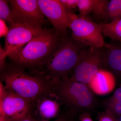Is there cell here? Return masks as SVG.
Wrapping results in <instances>:
<instances>
[{"instance_id": "cell-1", "label": "cell", "mask_w": 121, "mask_h": 121, "mask_svg": "<svg viewBox=\"0 0 121 121\" xmlns=\"http://www.w3.org/2000/svg\"><path fill=\"white\" fill-rule=\"evenodd\" d=\"M64 35L55 28H44L24 47L8 56L17 66L21 68L41 65Z\"/></svg>"}, {"instance_id": "cell-2", "label": "cell", "mask_w": 121, "mask_h": 121, "mask_svg": "<svg viewBox=\"0 0 121 121\" xmlns=\"http://www.w3.org/2000/svg\"><path fill=\"white\" fill-rule=\"evenodd\" d=\"M86 46L67 35L59 43L43 64L46 66L48 76L56 82L68 78L78 62L82 50Z\"/></svg>"}, {"instance_id": "cell-3", "label": "cell", "mask_w": 121, "mask_h": 121, "mask_svg": "<svg viewBox=\"0 0 121 121\" xmlns=\"http://www.w3.org/2000/svg\"><path fill=\"white\" fill-rule=\"evenodd\" d=\"M1 77L7 90L30 102L48 94L54 88V83L41 77L28 74L17 66L4 70Z\"/></svg>"}, {"instance_id": "cell-4", "label": "cell", "mask_w": 121, "mask_h": 121, "mask_svg": "<svg viewBox=\"0 0 121 121\" xmlns=\"http://www.w3.org/2000/svg\"><path fill=\"white\" fill-rule=\"evenodd\" d=\"M53 91L74 113H88L97 105L95 94L88 85L76 81L71 77L56 82Z\"/></svg>"}, {"instance_id": "cell-5", "label": "cell", "mask_w": 121, "mask_h": 121, "mask_svg": "<svg viewBox=\"0 0 121 121\" xmlns=\"http://www.w3.org/2000/svg\"><path fill=\"white\" fill-rule=\"evenodd\" d=\"M108 69L103 48H85L82 50L71 78L79 82L89 84L99 70Z\"/></svg>"}, {"instance_id": "cell-6", "label": "cell", "mask_w": 121, "mask_h": 121, "mask_svg": "<svg viewBox=\"0 0 121 121\" xmlns=\"http://www.w3.org/2000/svg\"><path fill=\"white\" fill-rule=\"evenodd\" d=\"M68 11L69 17L68 28L72 31V37L86 47L102 48L105 42L101 26L87 16L82 17Z\"/></svg>"}, {"instance_id": "cell-7", "label": "cell", "mask_w": 121, "mask_h": 121, "mask_svg": "<svg viewBox=\"0 0 121 121\" xmlns=\"http://www.w3.org/2000/svg\"><path fill=\"white\" fill-rule=\"evenodd\" d=\"M43 27L25 24H14L10 26L5 37L4 48H0L5 57L14 54L22 48L23 45L41 33Z\"/></svg>"}, {"instance_id": "cell-8", "label": "cell", "mask_w": 121, "mask_h": 121, "mask_svg": "<svg viewBox=\"0 0 121 121\" xmlns=\"http://www.w3.org/2000/svg\"><path fill=\"white\" fill-rule=\"evenodd\" d=\"M8 1L14 23L41 26L45 23V17L36 0Z\"/></svg>"}, {"instance_id": "cell-9", "label": "cell", "mask_w": 121, "mask_h": 121, "mask_svg": "<svg viewBox=\"0 0 121 121\" xmlns=\"http://www.w3.org/2000/svg\"><path fill=\"white\" fill-rule=\"evenodd\" d=\"M30 101L0 86V104L11 121H17L29 114Z\"/></svg>"}, {"instance_id": "cell-10", "label": "cell", "mask_w": 121, "mask_h": 121, "mask_svg": "<svg viewBox=\"0 0 121 121\" xmlns=\"http://www.w3.org/2000/svg\"><path fill=\"white\" fill-rule=\"evenodd\" d=\"M40 10L54 28L64 35H67L69 17L68 11L60 0H38Z\"/></svg>"}, {"instance_id": "cell-11", "label": "cell", "mask_w": 121, "mask_h": 121, "mask_svg": "<svg viewBox=\"0 0 121 121\" xmlns=\"http://www.w3.org/2000/svg\"><path fill=\"white\" fill-rule=\"evenodd\" d=\"M117 81L110 71L102 69L97 72L87 85L94 94L104 95L109 94L114 90Z\"/></svg>"}, {"instance_id": "cell-12", "label": "cell", "mask_w": 121, "mask_h": 121, "mask_svg": "<svg viewBox=\"0 0 121 121\" xmlns=\"http://www.w3.org/2000/svg\"><path fill=\"white\" fill-rule=\"evenodd\" d=\"M103 48L106 54L108 70L121 84V43L105 42Z\"/></svg>"}, {"instance_id": "cell-13", "label": "cell", "mask_w": 121, "mask_h": 121, "mask_svg": "<svg viewBox=\"0 0 121 121\" xmlns=\"http://www.w3.org/2000/svg\"><path fill=\"white\" fill-rule=\"evenodd\" d=\"M105 111L119 117L121 115V84L113 95L105 99L103 103Z\"/></svg>"}, {"instance_id": "cell-14", "label": "cell", "mask_w": 121, "mask_h": 121, "mask_svg": "<svg viewBox=\"0 0 121 121\" xmlns=\"http://www.w3.org/2000/svg\"><path fill=\"white\" fill-rule=\"evenodd\" d=\"M99 24L103 35L114 41L121 43V19L110 23Z\"/></svg>"}, {"instance_id": "cell-15", "label": "cell", "mask_w": 121, "mask_h": 121, "mask_svg": "<svg viewBox=\"0 0 121 121\" xmlns=\"http://www.w3.org/2000/svg\"><path fill=\"white\" fill-rule=\"evenodd\" d=\"M121 19V0H111L107 5L103 20L104 23Z\"/></svg>"}, {"instance_id": "cell-16", "label": "cell", "mask_w": 121, "mask_h": 121, "mask_svg": "<svg viewBox=\"0 0 121 121\" xmlns=\"http://www.w3.org/2000/svg\"><path fill=\"white\" fill-rule=\"evenodd\" d=\"M40 114L44 118H51L56 115L58 112L59 106L58 103L51 99L43 101L39 107Z\"/></svg>"}, {"instance_id": "cell-17", "label": "cell", "mask_w": 121, "mask_h": 121, "mask_svg": "<svg viewBox=\"0 0 121 121\" xmlns=\"http://www.w3.org/2000/svg\"><path fill=\"white\" fill-rule=\"evenodd\" d=\"M9 3L8 0H0V19L7 22L11 26L15 23L13 20L11 9L9 6Z\"/></svg>"}, {"instance_id": "cell-18", "label": "cell", "mask_w": 121, "mask_h": 121, "mask_svg": "<svg viewBox=\"0 0 121 121\" xmlns=\"http://www.w3.org/2000/svg\"><path fill=\"white\" fill-rule=\"evenodd\" d=\"M94 5V0H78V7L79 16H87L92 12Z\"/></svg>"}, {"instance_id": "cell-19", "label": "cell", "mask_w": 121, "mask_h": 121, "mask_svg": "<svg viewBox=\"0 0 121 121\" xmlns=\"http://www.w3.org/2000/svg\"><path fill=\"white\" fill-rule=\"evenodd\" d=\"M108 0H94L92 12L96 17L103 20L106 7L109 2Z\"/></svg>"}, {"instance_id": "cell-20", "label": "cell", "mask_w": 121, "mask_h": 121, "mask_svg": "<svg viewBox=\"0 0 121 121\" xmlns=\"http://www.w3.org/2000/svg\"><path fill=\"white\" fill-rule=\"evenodd\" d=\"M98 121H117V117L108 111L100 113L98 117Z\"/></svg>"}, {"instance_id": "cell-21", "label": "cell", "mask_w": 121, "mask_h": 121, "mask_svg": "<svg viewBox=\"0 0 121 121\" xmlns=\"http://www.w3.org/2000/svg\"><path fill=\"white\" fill-rule=\"evenodd\" d=\"M60 1L67 11H72V9L78 7V0H60Z\"/></svg>"}, {"instance_id": "cell-22", "label": "cell", "mask_w": 121, "mask_h": 121, "mask_svg": "<svg viewBox=\"0 0 121 121\" xmlns=\"http://www.w3.org/2000/svg\"><path fill=\"white\" fill-rule=\"evenodd\" d=\"M9 31V28L6 25L4 21L0 19V36L6 37Z\"/></svg>"}, {"instance_id": "cell-23", "label": "cell", "mask_w": 121, "mask_h": 121, "mask_svg": "<svg viewBox=\"0 0 121 121\" xmlns=\"http://www.w3.org/2000/svg\"><path fill=\"white\" fill-rule=\"evenodd\" d=\"M79 121H94L89 113L84 112L79 115Z\"/></svg>"}, {"instance_id": "cell-24", "label": "cell", "mask_w": 121, "mask_h": 121, "mask_svg": "<svg viewBox=\"0 0 121 121\" xmlns=\"http://www.w3.org/2000/svg\"><path fill=\"white\" fill-rule=\"evenodd\" d=\"M0 121H11L9 118L5 115L3 110V108L0 104Z\"/></svg>"}, {"instance_id": "cell-25", "label": "cell", "mask_w": 121, "mask_h": 121, "mask_svg": "<svg viewBox=\"0 0 121 121\" xmlns=\"http://www.w3.org/2000/svg\"><path fill=\"white\" fill-rule=\"evenodd\" d=\"M17 121H39L32 117L30 114L28 115L27 117H25L23 119H21Z\"/></svg>"}, {"instance_id": "cell-26", "label": "cell", "mask_w": 121, "mask_h": 121, "mask_svg": "<svg viewBox=\"0 0 121 121\" xmlns=\"http://www.w3.org/2000/svg\"><path fill=\"white\" fill-rule=\"evenodd\" d=\"M54 121H69L66 115L63 114L60 115Z\"/></svg>"}, {"instance_id": "cell-27", "label": "cell", "mask_w": 121, "mask_h": 121, "mask_svg": "<svg viewBox=\"0 0 121 121\" xmlns=\"http://www.w3.org/2000/svg\"><path fill=\"white\" fill-rule=\"evenodd\" d=\"M117 121H121V115L119 117H117Z\"/></svg>"}]
</instances>
